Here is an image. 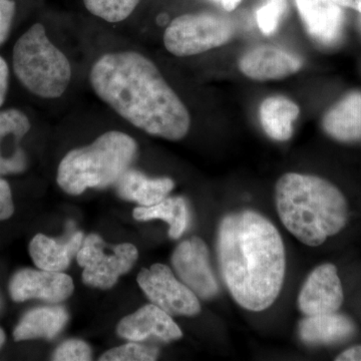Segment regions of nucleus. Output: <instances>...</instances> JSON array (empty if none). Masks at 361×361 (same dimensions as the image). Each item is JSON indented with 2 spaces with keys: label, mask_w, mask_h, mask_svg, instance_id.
Wrapping results in <instances>:
<instances>
[{
  "label": "nucleus",
  "mask_w": 361,
  "mask_h": 361,
  "mask_svg": "<svg viewBox=\"0 0 361 361\" xmlns=\"http://www.w3.org/2000/svg\"><path fill=\"white\" fill-rule=\"evenodd\" d=\"M142 0H84L87 11L106 23H118L129 18Z\"/></svg>",
  "instance_id": "5701e85b"
},
{
  "label": "nucleus",
  "mask_w": 361,
  "mask_h": 361,
  "mask_svg": "<svg viewBox=\"0 0 361 361\" xmlns=\"http://www.w3.org/2000/svg\"><path fill=\"white\" fill-rule=\"evenodd\" d=\"M159 355L157 348L137 343H128L106 351L101 361H151L156 360Z\"/></svg>",
  "instance_id": "393cba45"
},
{
  "label": "nucleus",
  "mask_w": 361,
  "mask_h": 361,
  "mask_svg": "<svg viewBox=\"0 0 361 361\" xmlns=\"http://www.w3.org/2000/svg\"><path fill=\"white\" fill-rule=\"evenodd\" d=\"M134 217L139 221L164 220L170 225L171 238L178 239L186 231L189 211L186 200L182 197H167L156 205L135 208Z\"/></svg>",
  "instance_id": "4be33fe9"
},
{
  "label": "nucleus",
  "mask_w": 361,
  "mask_h": 361,
  "mask_svg": "<svg viewBox=\"0 0 361 361\" xmlns=\"http://www.w3.org/2000/svg\"><path fill=\"white\" fill-rule=\"evenodd\" d=\"M306 32L322 47H331L343 33L344 13L332 0H295Z\"/></svg>",
  "instance_id": "ddd939ff"
},
{
  "label": "nucleus",
  "mask_w": 361,
  "mask_h": 361,
  "mask_svg": "<svg viewBox=\"0 0 361 361\" xmlns=\"http://www.w3.org/2000/svg\"><path fill=\"white\" fill-rule=\"evenodd\" d=\"M30 118L18 109L0 111V176L18 174L27 167L20 142L30 132Z\"/></svg>",
  "instance_id": "2eb2a0df"
},
{
  "label": "nucleus",
  "mask_w": 361,
  "mask_h": 361,
  "mask_svg": "<svg viewBox=\"0 0 361 361\" xmlns=\"http://www.w3.org/2000/svg\"><path fill=\"white\" fill-rule=\"evenodd\" d=\"M137 248L125 243L110 246L97 235H90L77 254L78 264L84 267L82 280L90 286L108 289L118 277L129 272L137 261Z\"/></svg>",
  "instance_id": "0eeeda50"
},
{
  "label": "nucleus",
  "mask_w": 361,
  "mask_h": 361,
  "mask_svg": "<svg viewBox=\"0 0 361 361\" xmlns=\"http://www.w3.org/2000/svg\"><path fill=\"white\" fill-rule=\"evenodd\" d=\"M97 97L130 125L169 141H180L191 127L186 104L158 66L140 52H108L90 71Z\"/></svg>",
  "instance_id": "f257e3e1"
},
{
  "label": "nucleus",
  "mask_w": 361,
  "mask_h": 361,
  "mask_svg": "<svg viewBox=\"0 0 361 361\" xmlns=\"http://www.w3.org/2000/svg\"><path fill=\"white\" fill-rule=\"evenodd\" d=\"M68 312L63 307H42L30 311L14 329L16 341L44 338L52 339L58 336L68 322Z\"/></svg>",
  "instance_id": "412c9836"
},
{
  "label": "nucleus",
  "mask_w": 361,
  "mask_h": 361,
  "mask_svg": "<svg viewBox=\"0 0 361 361\" xmlns=\"http://www.w3.org/2000/svg\"><path fill=\"white\" fill-rule=\"evenodd\" d=\"M287 0H266L256 11V21L259 30L265 35L276 32L287 11Z\"/></svg>",
  "instance_id": "b1692460"
},
{
  "label": "nucleus",
  "mask_w": 361,
  "mask_h": 361,
  "mask_svg": "<svg viewBox=\"0 0 361 361\" xmlns=\"http://www.w3.org/2000/svg\"><path fill=\"white\" fill-rule=\"evenodd\" d=\"M116 191L126 200L135 201L142 207H151L167 198L174 189L170 178L151 179L139 171L128 170L116 183Z\"/></svg>",
  "instance_id": "aec40b11"
},
{
  "label": "nucleus",
  "mask_w": 361,
  "mask_h": 361,
  "mask_svg": "<svg viewBox=\"0 0 361 361\" xmlns=\"http://www.w3.org/2000/svg\"><path fill=\"white\" fill-rule=\"evenodd\" d=\"M303 61L276 45L261 44L240 56L238 68L245 77L257 82L283 80L302 68Z\"/></svg>",
  "instance_id": "9b49d317"
},
{
  "label": "nucleus",
  "mask_w": 361,
  "mask_h": 361,
  "mask_svg": "<svg viewBox=\"0 0 361 361\" xmlns=\"http://www.w3.org/2000/svg\"><path fill=\"white\" fill-rule=\"evenodd\" d=\"M220 272L234 300L261 312L276 301L286 273L283 239L275 225L253 210L228 214L219 225Z\"/></svg>",
  "instance_id": "f03ea898"
},
{
  "label": "nucleus",
  "mask_w": 361,
  "mask_h": 361,
  "mask_svg": "<svg viewBox=\"0 0 361 361\" xmlns=\"http://www.w3.org/2000/svg\"><path fill=\"white\" fill-rule=\"evenodd\" d=\"M9 85V68L6 61L0 56V106L6 102Z\"/></svg>",
  "instance_id": "c85d7f7f"
},
{
  "label": "nucleus",
  "mask_w": 361,
  "mask_h": 361,
  "mask_svg": "<svg viewBox=\"0 0 361 361\" xmlns=\"http://www.w3.org/2000/svg\"><path fill=\"white\" fill-rule=\"evenodd\" d=\"M14 301L39 298L49 302H61L71 295L73 279L56 271L21 270L16 273L9 285Z\"/></svg>",
  "instance_id": "f8f14e48"
},
{
  "label": "nucleus",
  "mask_w": 361,
  "mask_h": 361,
  "mask_svg": "<svg viewBox=\"0 0 361 361\" xmlns=\"http://www.w3.org/2000/svg\"><path fill=\"white\" fill-rule=\"evenodd\" d=\"M84 242L82 232H75L65 241H56L39 234L30 242V252L35 264L42 270L61 271L70 265Z\"/></svg>",
  "instance_id": "a211bd4d"
},
{
  "label": "nucleus",
  "mask_w": 361,
  "mask_h": 361,
  "mask_svg": "<svg viewBox=\"0 0 361 361\" xmlns=\"http://www.w3.org/2000/svg\"><path fill=\"white\" fill-rule=\"evenodd\" d=\"M355 324L348 316L337 312L306 316L299 322L298 334L308 345H331L348 341L355 334Z\"/></svg>",
  "instance_id": "dca6fc26"
},
{
  "label": "nucleus",
  "mask_w": 361,
  "mask_h": 361,
  "mask_svg": "<svg viewBox=\"0 0 361 361\" xmlns=\"http://www.w3.org/2000/svg\"><path fill=\"white\" fill-rule=\"evenodd\" d=\"M344 294L336 266L324 263L317 266L306 278L297 298L303 315L337 312L343 304Z\"/></svg>",
  "instance_id": "9d476101"
},
{
  "label": "nucleus",
  "mask_w": 361,
  "mask_h": 361,
  "mask_svg": "<svg viewBox=\"0 0 361 361\" xmlns=\"http://www.w3.org/2000/svg\"><path fill=\"white\" fill-rule=\"evenodd\" d=\"M220 1L226 11H232L239 6L241 0H220Z\"/></svg>",
  "instance_id": "2f4dec72"
},
{
  "label": "nucleus",
  "mask_w": 361,
  "mask_h": 361,
  "mask_svg": "<svg viewBox=\"0 0 361 361\" xmlns=\"http://www.w3.org/2000/svg\"><path fill=\"white\" fill-rule=\"evenodd\" d=\"M137 156V144L130 135L110 130L89 146L68 152L58 170V184L66 193L80 195L87 188L115 185L130 170Z\"/></svg>",
  "instance_id": "20e7f679"
},
{
  "label": "nucleus",
  "mask_w": 361,
  "mask_h": 361,
  "mask_svg": "<svg viewBox=\"0 0 361 361\" xmlns=\"http://www.w3.org/2000/svg\"><path fill=\"white\" fill-rule=\"evenodd\" d=\"M14 211L11 187L6 180L0 179V221L8 219Z\"/></svg>",
  "instance_id": "cd10ccee"
},
{
  "label": "nucleus",
  "mask_w": 361,
  "mask_h": 361,
  "mask_svg": "<svg viewBox=\"0 0 361 361\" xmlns=\"http://www.w3.org/2000/svg\"><path fill=\"white\" fill-rule=\"evenodd\" d=\"M172 264L180 281L197 296L211 299L219 292V285L209 260L205 242L199 237L185 240L175 249Z\"/></svg>",
  "instance_id": "1a4fd4ad"
},
{
  "label": "nucleus",
  "mask_w": 361,
  "mask_h": 361,
  "mask_svg": "<svg viewBox=\"0 0 361 361\" xmlns=\"http://www.w3.org/2000/svg\"><path fill=\"white\" fill-rule=\"evenodd\" d=\"M336 361H361V345L353 346L336 356Z\"/></svg>",
  "instance_id": "c756f323"
},
{
  "label": "nucleus",
  "mask_w": 361,
  "mask_h": 361,
  "mask_svg": "<svg viewBox=\"0 0 361 361\" xmlns=\"http://www.w3.org/2000/svg\"><path fill=\"white\" fill-rule=\"evenodd\" d=\"M299 114L298 104L283 96L267 97L259 106V120L265 134L277 142L291 139Z\"/></svg>",
  "instance_id": "6ab92c4d"
},
{
  "label": "nucleus",
  "mask_w": 361,
  "mask_h": 361,
  "mask_svg": "<svg viewBox=\"0 0 361 361\" xmlns=\"http://www.w3.org/2000/svg\"><path fill=\"white\" fill-rule=\"evenodd\" d=\"M275 202L282 224L307 246L322 245L348 224L345 197L318 176L286 173L275 185Z\"/></svg>",
  "instance_id": "7ed1b4c3"
},
{
  "label": "nucleus",
  "mask_w": 361,
  "mask_h": 361,
  "mask_svg": "<svg viewBox=\"0 0 361 361\" xmlns=\"http://www.w3.org/2000/svg\"><path fill=\"white\" fill-rule=\"evenodd\" d=\"M6 341V334H4V330L0 329V348H1L2 344Z\"/></svg>",
  "instance_id": "473e14b6"
},
{
  "label": "nucleus",
  "mask_w": 361,
  "mask_h": 361,
  "mask_svg": "<svg viewBox=\"0 0 361 361\" xmlns=\"http://www.w3.org/2000/svg\"><path fill=\"white\" fill-rule=\"evenodd\" d=\"M56 361H87L92 360V351L85 342L71 339L59 346L52 356Z\"/></svg>",
  "instance_id": "a878e982"
},
{
  "label": "nucleus",
  "mask_w": 361,
  "mask_h": 361,
  "mask_svg": "<svg viewBox=\"0 0 361 361\" xmlns=\"http://www.w3.org/2000/svg\"><path fill=\"white\" fill-rule=\"evenodd\" d=\"M334 4L341 7H348V8L360 11L361 6V0H332Z\"/></svg>",
  "instance_id": "7c9ffc66"
},
{
  "label": "nucleus",
  "mask_w": 361,
  "mask_h": 361,
  "mask_svg": "<svg viewBox=\"0 0 361 361\" xmlns=\"http://www.w3.org/2000/svg\"><path fill=\"white\" fill-rule=\"evenodd\" d=\"M13 63L20 84L35 96L59 99L70 87V61L52 44L42 23L30 26L16 42Z\"/></svg>",
  "instance_id": "39448f33"
},
{
  "label": "nucleus",
  "mask_w": 361,
  "mask_h": 361,
  "mask_svg": "<svg viewBox=\"0 0 361 361\" xmlns=\"http://www.w3.org/2000/svg\"><path fill=\"white\" fill-rule=\"evenodd\" d=\"M235 35L230 18L213 13H186L171 21L164 45L178 58L197 56L228 44Z\"/></svg>",
  "instance_id": "423d86ee"
},
{
  "label": "nucleus",
  "mask_w": 361,
  "mask_h": 361,
  "mask_svg": "<svg viewBox=\"0 0 361 361\" xmlns=\"http://www.w3.org/2000/svg\"><path fill=\"white\" fill-rule=\"evenodd\" d=\"M322 128L332 139L353 142L361 139V92H349L322 118Z\"/></svg>",
  "instance_id": "f3484780"
},
{
  "label": "nucleus",
  "mask_w": 361,
  "mask_h": 361,
  "mask_svg": "<svg viewBox=\"0 0 361 361\" xmlns=\"http://www.w3.org/2000/svg\"><path fill=\"white\" fill-rule=\"evenodd\" d=\"M137 283L147 297L171 316H194L201 311L199 297L187 285L176 278L164 264H154L141 270Z\"/></svg>",
  "instance_id": "6e6552de"
},
{
  "label": "nucleus",
  "mask_w": 361,
  "mask_h": 361,
  "mask_svg": "<svg viewBox=\"0 0 361 361\" xmlns=\"http://www.w3.org/2000/svg\"><path fill=\"white\" fill-rule=\"evenodd\" d=\"M358 13H360L361 14V6H360V11H358Z\"/></svg>",
  "instance_id": "72a5a7b5"
},
{
  "label": "nucleus",
  "mask_w": 361,
  "mask_h": 361,
  "mask_svg": "<svg viewBox=\"0 0 361 361\" xmlns=\"http://www.w3.org/2000/svg\"><path fill=\"white\" fill-rule=\"evenodd\" d=\"M16 11L13 0H0V45L4 44L11 35Z\"/></svg>",
  "instance_id": "bb28decb"
},
{
  "label": "nucleus",
  "mask_w": 361,
  "mask_h": 361,
  "mask_svg": "<svg viewBox=\"0 0 361 361\" xmlns=\"http://www.w3.org/2000/svg\"><path fill=\"white\" fill-rule=\"evenodd\" d=\"M118 334L130 341H142L154 336L169 342L183 336L182 330L171 315L153 303L123 318L118 324Z\"/></svg>",
  "instance_id": "4468645a"
}]
</instances>
